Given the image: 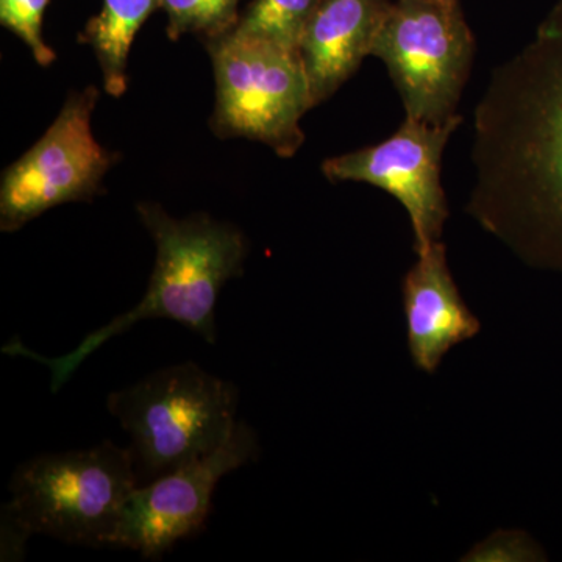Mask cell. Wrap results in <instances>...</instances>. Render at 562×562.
I'll use <instances>...</instances> for the list:
<instances>
[{"mask_svg": "<svg viewBox=\"0 0 562 562\" xmlns=\"http://www.w3.org/2000/svg\"><path fill=\"white\" fill-rule=\"evenodd\" d=\"M471 161L469 216L527 265L562 273V0L492 70Z\"/></svg>", "mask_w": 562, "mask_h": 562, "instance_id": "cell-1", "label": "cell"}, {"mask_svg": "<svg viewBox=\"0 0 562 562\" xmlns=\"http://www.w3.org/2000/svg\"><path fill=\"white\" fill-rule=\"evenodd\" d=\"M140 222L157 249L149 286L132 310L91 331L76 349L63 357H43L21 341L3 347L10 357L29 358L50 371L52 391L57 392L103 344L124 335L133 325L168 319L184 325L206 342L217 339L216 306L222 288L241 276L249 251L246 235L228 222L209 214L173 217L158 203L136 205Z\"/></svg>", "mask_w": 562, "mask_h": 562, "instance_id": "cell-2", "label": "cell"}, {"mask_svg": "<svg viewBox=\"0 0 562 562\" xmlns=\"http://www.w3.org/2000/svg\"><path fill=\"white\" fill-rule=\"evenodd\" d=\"M139 486L127 447L111 441L91 449L44 453L22 462L3 508L7 550L32 535L80 547H113L122 508Z\"/></svg>", "mask_w": 562, "mask_h": 562, "instance_id": "cell-3", "label": "cell"}, {"mask_svg": "<svg viewBox=\"0 0 562 562\" xmlns=\"http://www.w3.org/2000/svg\"><path fill=\"white\" fill-rule=\"evenodd\" d=\"M238 403L235 384L188 361L111 392L106 409L131 436L140 486L216 452L238 425Z\"/></svg>", "mask_w": 562, "mask_h": 562, "instance_id": "cell-4", "label": "cell"}, {"mask_svg": "<svg viewBox=\"0 0 562 562\" xmlns=\"http://www.w3.org/2000/svg\"><path fill=\"white\" fill-rule=\"evenodd\" d=\"M216 79L211 128L222 139L246 138L281 158L301 149V121L313 109L299 50L231 32L205 41Z\"/></svg>", "mask_w": 562, "mask_h": 562, "instance_id": "cell-5", "label": "cell"}, {"mask_svg": "<svg viewBox=\"0 0 562 562\" xmlns=\"http://www.w3.org/2000/svg\"><path fill=\"white\" fill-rule=\"evenodd\" d=\"M371 55L390 70L406 116L435 125L458 116L475 55L458 0L391 3Z\"/></svg>", "mask_w": 562, "mask_h": 562, "instance_id": "cell-6", "label": "cell"}, {"mask_svg": "<svg viewBox=\"0 0 562 562\" xmlns=\"http://www.w3.org/2000/svg\"><path fill=\"white\" fill-rule=\"evenodd\" d=\"M99 90L70 92L60 113L32 149L2 173L0 231L13 233L55 206L91 202L114 155L92 133Z\"/></svg>", "mask_w": 562, "mask_h": 562, "instance_id": "cell-7", "label": "cell"}, {"mask_svg": "<svg viewBox=\"0 0 562 562\" xmlns=\"http://www.w3.org/2000/svg\"><path fill=\"white\" fill-rule=\"evenodd\" d=\"M258 454L257 432L239 420L228 441L216 452L140 484L122 508L114 549H128L146 560H160L177 542L203 530L217 484L228 473L257 460Z\"/></svg>", "mask_w": 562, "mask_h": 562, "instance_id": "cell-8", "label": "cell"}, {"mask_svg": "<svg viewBox=\"0 0 562 562\" xmlns=\"http://www.w3.org/2000/svg\"><path fill=\"white\" fill-rule=\"evenodd\" d=\"M460 114L435 125L406 116L391 138L376 146L349 151L322 162V172L331 181H360L390 192L408 213L414 249H427L441 241L449 217L441 187L443 149L460 127Z\"/></svg>", "mask_w": 562, "mask_h": 562, "instance_id": "cell-9", "label": "cell"}, {"mask_svg": "<svg viewBox=\"0 0 562 562\" xmlns=\"http://www.w3.org/2000/svg\"><path fill=\"white\" fill-rule=\"evenodd\" d=\"M417 257L402 284L406 339L414 366L435 373L443 357L479 335L482 325L462 301L447 262L446 244L432 243Z\"/></svg>", "mask_w": 562, "mask_h": 562, "instance_id": "cell-10", "label": "cell"}, {"mask_svg": "<svg viewBox=\"0 0 562 562\" xmlns=\"http://www.w3.org/2000/svg\"><path fill=\"white\" fill-rule=\"evenodd\" d=\"M390 0H321L303 31L299 54L313 106L330 99L371 55Z\"/></svg>", "mask_w": 562, "mask_h": 562, "instance_id": "cell-11", "label": "cell"}, {"mask_svg": "<svg viewBox=\"0 0 562 562\" xmlns=\"http://www.w3.org/2000/svg\"><path fill=\"white\" fill-rule=\"evenodd\" d=\"M157 9H160V0H102L101 11L80 33V43L94 50L102 70L103 88L113 98H121L127 90L133 41L140 25Z\"/></svg>", "mask_w": 562, "mask_h": 562, "instance_id": "cell-12", "label": "cell"}, {"mask_svg": "<svg viewBox=\"0 0 562 562\" xmlns=\"http://www.w3.org/2000/svg\"><path fill=\"white\" fill-rule=\"evenodd\" d=\"M321 0H254L233 33L299 50L303 31Z\"/></svg>", "mask_w": 562, "mask_h": 562, "instance_id": "cell-13", "label": "cell"}, {"mask_svg": "<svg viewBox=\"0 0 562 562\" xmlns=\"http://www.w3.org/2000/svg\"><path fill=\"white\" fill-rule=\"evenodd\" d=\"M239 0H160L168 18L169 38L198 35L203 41L220 38L236 27Z\"/></svg>", "mask_w": 562, "mask_h": 562, "instance_id": "cell-14", "label": "cell"}, {"mask_svg": "<svg viewBox=\"0 0 562 562\" xmlns=\"http://www.w3.org/2000/svg\"><path fill=\"white\" fill-rule=\"evenodd\" d=\"M49 0H0V24L14 33L40 66H50L57 54L43 36V20Z\"/></svg>", "mask_w": 562, "mask_h": 562, "instance_id": "cell-15", "label": "cell"}, {"mask_svg": "<svg viewBox=\"0 0 562 562\" xmlns=\"http://www.w3.org/2000/svg\"><path fill=\"white\" fill-rule=\"evenodd\" d=\"M541 546L524 531H497L473 547L464 561H546Z\"/></svg>", "mask_w": 562, "mask_h": 562, "instance_id": "cell-16", "label": "cell"}]
</instances>
